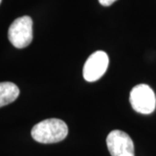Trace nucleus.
Wrapping results in <instances>:
<instances>
[{"instance_id":"obj_5","label":"nucleus","mask_w":156,"mask_h":156,"mask_svg":"<svg viewBox=\"0 0 156 156\" xmlns=\"http://www.w3.org/2000/svg\"><path fill=\"white\" fill-rule=\"evenodd\" d=\"M108 62V56L104 51L98 50L91 54L83 66L84 79L89 83L99 80L107 71Z\"/></svg>"},{"instance_id":"obj_2","label":"nucleus","mask_w":156,"mask_h":156,"mask_svg":"<svg viewBox=\"0 0 156 156\" xmlns=\"http://www.w3.org/2000/svg\"><path fill=\"white\" fill-rule=\"evenodd\" d=\"M8 38L15 48L23 49L30 44L33 39V21L29 16L18 17L11 24Z\"/></svg>"},{"instance_id":"obj_7","label":"nucleus","mask_w":156,"mask_h":156,"mask_svg":"<svg viewBox=\"0 0 156 156\" xmlns=\"http://www.w3.org/2000/svg\"><path fill=\"white\" fill-rule=\"evenodd\" d=\"M115 1L117 0H99V3L103 6H109L113 5Z\"/></svg>"},{"instance_id":"obj_4","label":"nucleus","mask_w":156,"mask_h":156,"mask_svg":"<svg viewBox=\"0 0 156 156\" xmlns=\"http://www.w3.org/2000/svg\"><path fill=\"white\" fill-rule=\"evenodd\" d=\"M107 146L111 156H134V142L127 133L113 130L107 136Z\"/></svg>"},{"instance_id":"obj_1","label":"nucleus","mask_w":156,"mask_h":156,"mask_svg":"<svg viewBox=\"0 0 156 156\" xmlns=\"http://www.w3.org/2000/svg\"><path fill=\"white\" fill-rule=\"evenodd\" d=\"M69 129L60 119L50 118L36 124L31 129V136L36 141L44 144L56 143L67 137Z\"/></svg>"},{"instance_id":"obj_3","label":"nucleus","mask_w":156,"mask_h":156,"mask_svg":"<svg viewBox=\"0 0 156 156\" xmlns=\"http://www.w3.org/2000/svg\"><path fill=\"white\" fill-rule=\"evenodd\" d=\"M129 101L132 108L140 114L149 115L155 109V94L147 84H138L134 87L130 92Z\"/></svg>"},{"instance_id":"obj_8","label":"nucleus","mask_w":156,"mask_h":156,"mask_svg":"<svg viewBox=\"0 0 156 156\" xmlns=\"http://www.w3.org/2000/svg\"><path fill=\"white\" fill-rule=\"evenodd\" d=\"M1 2H2V0H0V4H1Z\"/></svg>"},{"instance_id":"obj_6","label":"nucleus","mask_w":156,"mask_h":156,"mask_svg":"<svg viewBox=\"0 0 156 156\" xmlns=\"http://www.w3.org/2000/svg\"><path fill=\"white\" fill-rule=\"evenodd\" d=\"M19 92L18 87L13 83H0V108L13 102L18 97Z\"/></svg>"}]
</instances>
